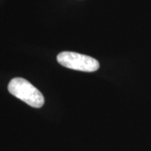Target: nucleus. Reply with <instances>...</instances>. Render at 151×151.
<instances>
[{
  "label": "nucleus",
  "instance_id": "f257e3e1",
  "mask_svg": "<svg viewBox=\"0 0 151 151\" xmlns=\"http://www.w3.org/2000/svg\"><path fill=\"white\" fill-rule=\"evenodd\" d=\"M9 92L17 98L27 103L30 107L41 108L45 103V98L42 93L27 80L16 77L9 83Z\"/></svg>",
  "mask_w": 151,
  "mask_h": 151
},
{
  "label": "nucleus",
  "instance_id": "f03ea898",
  "mask_svg": "<svg viewBox=\"0 0 151 151\" xmlns=\"http://www.w3.org/2000/svg\"><path fill=\"white\" fill-rule=\"evenodd\" d=\"M57 61L64 67L80 71L92 72L99 68V62L97 60L76 52H60L57 55Z\"/></svg>",
  "mask_w": 151,
  "mask_h": 151
}]
</instances>
